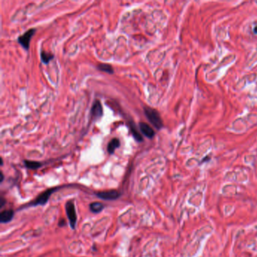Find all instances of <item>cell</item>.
Segmentation results:
<instances>
[{"label": "cell", "mask_w": 257, "mask_h": 257, "mask_svg": "<svg viewBox=\"0 0 257 257\" xmlns=\"http://www.w3.org/2000/svg\"><path fill=\"white\" fill-rule=\"evenodd\" d=\"M144 113L147 119L156 129H161L163 127V122L158 111L150 107H144Z\"/></svg>", "instance_id": "cell-1"}, {"label": "cell", "mask_w": 257, "mask_h": 257, "mask_svg": "<svg viewBox=\"0 0 257 257\" xmlns=\"http://www.w3.org/2000/svg\"><path fill=\"white\" fill-rule=\"evenodd\" d=\"M66 211L67 214L68 219L70 221V226L73 229L76 228V222H77V216H76V207L73 201H69L66 204Z\"/></svg>", "instance_id": "cell-2"}, {"label": "cell", "mask_w": 257, "mask_h": 257, "mask_svg": "<svg viewBox=\"0 0 257 257\" xmlns=\"http://www.w3.org/2000/svg\"><path fill=\"white\" fill-rule=\"evenodd\" d=\"M36 30V29H30V30H27L26 33H24L23 35H21L19 38L18 39V42L26 51L29 50L30 48V42L31 40L32 37L34 36Z\"/></svg>", "instance_id": "cell-3"}, {"label": "cell", "mask_w": 257, "mask_h": 257, "mask_svg": "<svg viewBox=\"0 0 257 257\" xmlns=\"http://www.w3.org/2000/svg\"><path fill=\"white\" fill-rule=\"evenodd\" d=\"M55 191L56 188H52V189H47L45 192L42 193L34 201L32 202L30 205L31 206H38V205L45 204L48 201L50 196L51 195V194Z\"/></svg>", "instance_id": "cell-4"}, {"label": "cell", "mask_w": 257, "mask_h": 257, "mask_svg": "<svg viewBox=\"0 0 257 257\" xmlns=\"http://www.w3.org/2000/svg\"><path fill=\"white\" fill-rule=\"evenodd\" d=\"M97 196L100 198H102L103 200L111 201L115 200L120 197V193L116 190H109V191L105 192H99L95 193Z\"/></svg>", "instance_id": "cell-5"}, {"label": "cell", "mask_w": 257, "mask_h": 257, "mask_svg": "<svg viewBox=\"0 0 257 257\" xmlns=\"http://www.w3.org/2000/svg\"><path fill=\"white\" fill-rule=\"evenodd\" d=\"M139 128L140 130L141 133L143 135H145L146 137L152 139V138L155 136V131L148 124L145 123V122H140L139 123Z\"/></svg>", "instance_id": "cell-6"}, {"label": "cell", "mask_w": 257, "mask_h": 257, "mask_svg": "<svg viewBox=\"0 0 257 257\" xmlns=\"http://www.w3.org/2000/svg\"><path fill=\"white\" fill-rule=\"evenodd\" d=\"M91 116L93 118H100L103 115V107L102 105H101L100 100H97L94 103L93 106L91 107Z\"/></svg>", "instance_id": "cell-7"}, {"label": "cell", "mask_w": 257, "mask_h": 257, "mask_svg": "<svg viewBox=\"0 0 257 257\" xmlns=\"http://www.w3.org/2000/svg\"><path fill=\"white\" fill-rule=\"evenodd\" d=\"M14 216V211L12 210H5L0 213V221L2 223L10 222Z\"/></svg>", "instance_id": "cell-8"}, {"label": "cell", "mask_w": 257, "mask_h": 257, "mask_svg": "<svg viewBox=\"0 0 257 257\" xmlns=\"http://www.w3.org/2000/svg\"><path fill=\"white\" fill-rule=\"evenodd\" d=\"M120 146V140L117 138H113L107 146V152L109 154H113L115 150Z\"/></svg>", "instance_id": "cell-9"}, {"label": "cell", "mask_w": 257, "mask_h": 257, "mask_svg": "<svg viewBox=\"0 0 257 257\" xmlns=\"http://www.w3.org/2000/svg\"><path fill=\"white\" fill-rule=\"evenodd\" d=\"M97 67L100 71L105 72V73H109V74H113L114 73V70L112 66L111 65L107 64V63H98Z\"/></svg>", "instance_id": "cell-10"}, {"label": "cell", "mask_w": 257, "mask_h": 257, "mask_svg": "<svg viewBox=\"0 0 257 257\" xmlns=\"http://www.w3.org/2000/svg\"><path fill=\"white\" fill-rule=\"evenodd\" d=\"M130 128H131V131H132V134L134 136V137L135 138V140L137 142H142L143 140V137L141 136V134L139 133V131L137 128L136 125H134V122H131V125H130Z\"/></svg>", "instance_id": "cell-11"}, {"label": "cell", "mask_w": 257, "mask_h": 257, "mask_svg": "<svg viewBox=\"0 0 257 257\" xmlns=\"http://www.w3.org/2000/svg\"><path fill=\"white\" fill-rule=\"evenodd\" d=\"M103 204L100 202H93L90 204V210H91L92 213H98L102 211L103 210Z\"/></svg>", "instance_id": "cell-12"}, {"label": "cell", "mask_w": 257, "mask_h": 257, "mask_svg": "<svg viewBox=\"0 0 257 257\" xmlns=\"http://www.w3.org/2000/svg\"><path fill=\"white\" fill-rule=\"evenodd\" d=\"M40 56H41L42 62L43 63H45V64H48L51 60L54 58V55H53V54H50V53L47 52V51L43 50L41 51Z\"/></svg>", "instance_id": "cell-13"}, {"label": "cell", "mask_w": 257, "mask_h": 257, "mask_svg": "<svg viewBox=\"0 0 257 257\" xmlns=\"http://www.w3.org/2000/svg\"><path fill=\"white\" fill-rule=\"evenodd\" d=\"M24 164H25V166L27 168L32 169V170L38 169L42 166V164L40 162H39V161H28V160H25V161H24Z\"/></svg>", "instance_id": "cell-14"}, {"label": "cell", "mask_w": 257, "mask_h": 257, "mask_svg": "<svg viewBox=\"0 0 257 257\" xmlns=\"http://www.w3.org/2000/svg\"><path fill=\"white\" fill-rule=\"evenodd\" d=\"M0 201H1V205H0V207H1V208H2V207H3L4 206V204H5V199H4V198H1V199H0Z\"/></svg>", "instance_id": "cell-15"}, {"label": "cell", "mask_w": 257, "mask_h": 257, "mask_svg": "<svg viewBox=\"0 0 257 257\" xmlns=\"http://www.w3.org/2000/svg\"><path fill=\"white\" fill-rule=\"evenodd\" d=\"M65 225V221L63 220V219H62V220L60 221V222H59V226H63Z\"/></svg>", "instance_id": "cell-16"}, {"label": "cell", "mask_w": 257, "mask_h": 257, "mask_svg": "<svg viewBox=\"0 0 257 257\" xmlns=\"http://www.w3.org/2000/svg\"><path fill=\"white\" fill-rule=\"evenodd\" d=\"M0 174H1V180H0V181H1V183H2V182L3 181V180H4V175H3V173H2V171H1V173H0Z\"/></svg>", "instance_id": "cell-17"}, {"label": "cell", "mask_w": 257, "mask_h": 257, "mask_svg": "<svg viewBox=\"0 0 257 257\" xmlns=\"http://www.w3.org/2000/svg\"><path fill=\"white\" fill-rule=\"evenodd\" d=\"M254 33H256V34H257V26H256V27H254Z\"/></svg>", "instance_id": "cell-18"}, {"label": "cell", "mask_w": 257, "mask_h": 257, "mask_svg": "<svg viewBox=\"0 0 257 257\" xmlns=\"http://www.w3.org/2000/svg\"><path fill=\"white\" fill-rule=\"evenodd\" d=\"M1 165H3V160H2V158H1Z\"/></svg>", "instance_id": "cell-19"}]
</instances>
